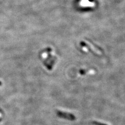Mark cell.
I'll return each instance as SVG.
<instances>
[{"mask_svg":"<svg viewBox=\"0 0 125 125\" xmlns=\"http://www.w3.org/2000/svg\"><path fill=\"white\" fill-rule=\"evenodd\" d=\"M1 113H0V117H1Z\"/></svg>","mask_w":125,"mask_h":125,"instance_id":"5","label":"cell"},{"mask_svg":"<svg viewBox=\"0 0 125 125\" xmlns=\"http://www.w3.org/2000/svg\"><path fill=\"white\" fill-rule=\"evenodd\" d=\"M80 73L81 74H82V75H83V74H84L85 73V70H80Z\"/></svg>","mask_w":125,"mask_h":125,"instance_id":"4","label":"cell"},{"mask_svg":"<svg viewBox=\"0 0 125 125\" xmlns=\"http://www.w3.org/2000/svg\"><path fill=\"white\" fill-rule=\"evenodd\" d=\"M92 124L93 125H107L106 124H103V123L96 122V121H94V122H92Z\"/></svg>","mask_w":125,"mask_h":125,"instance_id":"3","label":"cell"},{"mask_svg":"<svg viewBox=\"0 0 125 125\" xmlns=\"http://www.w3.org/2000/svg\"><path fill=\"white\" fill-rule=\"evenodd\" d=\"M58 116H59L61 118H63L65 119H67L70 120H75L76 118L75 116L72 114H69L63 112L61 111H57L56 113Z\"/></svg>","mask_w":125,"mask_h":125,"instance_id":"2","label":"cell"},{"mask_svg":"<svg viewBox=\"0 0 125 125\" xmlns=\"http://www.w3.org/2000/svg\"><path fill=\"white\" fill-rule=\"evenodd\" d=\"M76 5L80 9L93 8L96 6L95 0H77Z\"/></svg>","mask_w":125,"mask_h":125,"instance_id":"1","label":"cell"}]
</instances>
